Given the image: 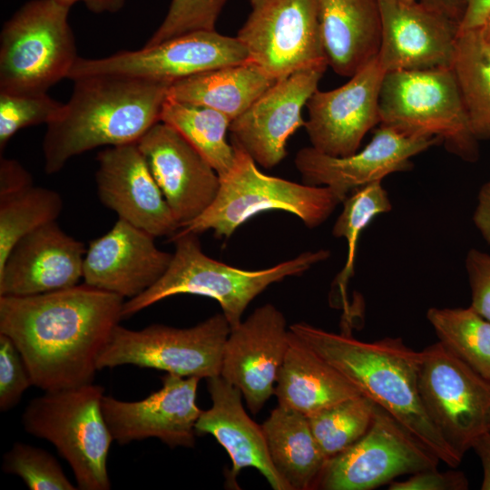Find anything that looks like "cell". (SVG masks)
<instances>
[{"mask_svg": "<svg viewBox=\"0 0 490 490\" xmlns=\"http://www.w3.org/2000/svg\"><path fill=\"white\" fill-rule=\"evenodd\" d=\"M124 299L85 283L32 295L0 296V333L20 351L33 386L44 392L93 383L99 354L122 319Z\"/></svg>", "mask_w": 490, "mask_h": 490, "instance_id": "6da1fadb", "label": "cell"}, {"mask_svg": "<svg viewBox=\"0 0 490 490\" xmlns=\"http://www.w3.org/2000/svg\"><path fill=\"white\" fill-rule=\"evenodd\" d=\"M289 328L439 460L451 467L460 464L463 456L444 439L423 406L418 391L421 352L398 338L365 342L305 322Z\"/></svg>", "mask_w": 490, "mask_h": 490, "instance_id": "7a4b0ae2", "label": "cell"}, {"mask_svg": "<svg viewBox=\"0 0 490 490\" xmlns=\"http://www.w3.org/2000/svg\"><path fill=\"white\" fill-rule=\"evenodd\" d=\"M69 101L47 124L44 171L58 172L74 156L98 147L137 142L161 122L170 83L99 74L74 80Z\"/></svg>", "mask_w": 490, "mask_h": 490, "instance_id": "3957f363", "label": "cell"}, {"mask_svg": "<svg viewBox=\"0 0 490 490\" xmlns=\"http://www.w3.org/2000/svg\"><path fill=\"white\" fill-rule=\"evenodd\" d=\"M199 234L179 230L171 237L174 252L171 263L152 287L123 303L127 318L154 303L179 294H192L216 299L230 328L242 320L250 303L273 283L299 276L330 256L328 250L305 251L270 268L248 270L207 256Z\"/></svg>", "mask_w": 490, "mask_h": 490, "instance_id": "277c9868", "label": "cell"}, {"mask_svg": "<svg viewBox=\"0 0 490 490\" xmlns=\"http://www.w3.org/2000/svg\"><path fill=\"white\" fill-rule=\"evenodd\" d=\"M231 144L234 162L220 177L215 200L181 230L199 235L211 230L218 239H229L248 220L268 211L289 212L308 228H316L342 203L328 187L298 183L261 172L246 152Z\"/></svg>", "mask_w": 490, "mask_h": 490, "instance_id": "5b68a950", "label": "cell"}, {"mask_svg": "<svg viewBox=\"0 0 490 490\" xmlns=\"http://www.w3.org/2000/svg\"><path fill=\"white\" fill-rule=\"evenodd\" d=\"M380 125L412 137L438 138L466 162L479 158L452 67L385 74L379 95Z\"/></svg>", "mask_w": 490, "mask_h": 490, "instance_id": "8992f818", "label": "cell"}, {"mask_svg": "<svg viewBox=\"0 0 490 490\" xmlns=\"http://www.w3.org/2000/svg\"><path fill=\"white\" fill-rule=\"evenodd\" d=\"M104 389L93 383L45 392L22 416L24 429L53 444L81 490H108L107 458L113 441L104 420Z\"/></svg>", "mask_w": 490, "mask_h": 490, "instance_id": "52a82bcc", "label": "cell"}, {"mask_svg": "<svg viewBox=\"0 0 490 490\" xmlns=\"http://www.w3.org/2000/svg\"><path fill=\"white\" fill-rule=\"evenodd\" d=\"M70 5L30 0L0 34V93H42L68 74L78 59Z\"/></svg>", "mask_w": 490, "mask_h": 490, "instance_id": "ba28073f", "label": "cell"}, {"mask_svg": "<svg viewBox=\"0 0 490 490\" xmlns=\"http://www.w3.org/2000/svg\"><path fill=\"white\" fill-rule=\"evenodd\" d=\"M230 332L222 313L185 328L153 324L132 330L117 325L97 358V369L133 365L181 377H216Z\"/></svg>", "mask_w": 490, "mask_h": 490, "instance_id": "9c48e42d", "label": "cell"}, {"mask_svg": "<svg viewBox=\"0 0 490 490\" xmlns=\"http://www.w3.org/2000/svg\"><path fill=\"white\" fill-rule=\"evenodd\" d=\"M421 352L418 391L447 444L461 456L490 432V380L436 342Z\"/></svg>", "mask_w": 490, "mask_h": 490, "instance_id": "30bf717a", "label": "cell"}, {"mask_svg": "<svg viewBox=\"0 0 490 490\" xmlns=\"http://www.w3.org/2000/svg\"><path fill=\"white\" fill-rule=\"evenodd\" d=\"M236 37L250 62L277 81L299 70L328 66L318 0H250Z\"/></svg>", "mask_w": 490, "mask_h": 490, "instance_id": "8fae6325", "label": "cell"}, {"mask_svg": "<svg viewBox=\"0 0 490 490\" xmlns=\"http://www.w3.org/2000/svg\"><path fill=\"white\" fill-rule=\"evenodd\" d=\"M248 62L249 54L236 36L205 30L103 58L78 57L68 78L74 81L85 76L111 74L172 83L199 73Z\"/></svg>", "mask_w": 490, "mask_h": 490, "instance_id": "7c38bea8", "label": "cell"}, {"mask_svg": "<svg viewBox=\"0 0 490 490\" xmlns=\"http://www.w3.org/2000/svg\"><path fill=\"white\" fill-rule=\"evenodd\" d=\"M438 461L377 405L367 433L345 451L328 458L316 488L369 490L404 474L436 468Z\"/></svg>", "mask_w": 490, "mask_h": 490, "instance_id": "4fadbf2b", "label": "cell"}, {"mask_svg": "<svg viewBox=\"0 0 490 490\" xmlns=\"http://www.w3.org/2000/svg\"><path fill=\"white\" fill-rule=\"evenodd\" d=\"M385 74L375 57L343 85L316 90L307 103L304 124L311 147L335 157L358 152L365 135L380 123L379 95Z\"/></svg>", "mask_w": 490, "mask_h": 490, "instance_id": "5bb4252c", "label": "cell"}, {"mask_svg": "<svg viewBox=\"0 0 490 490\" xmlns=\"http://www.w3.org/2000/svg\"><path fill=\"white\" fill-rule=\"evenodd\" d=\"M200 379L167 373L159 390L134 402L104 395L102 410L113 440L126 445L156 437L172 448L193 447L202 411L196 404Z\"/></svg>", "mask_w": 490, "mask_h": 490, "instance_id": "9a60e30c", "label": "cell"}, {"mask_svg": "<svg viewBox=\"0 0 490 490\" xmlns=\"http://www.w3.org/2000/svg\"><path fill=\"white\" fill-rule=\"evenodd\" d=\"M326 67L299 70L278 80L243 113L231 121V143L263 168L278 165L287 155L289 137L305 121L303 108L318 90Z\"/></svg>", "mask_w": 490, "mask_h": 490, "instance_id": "2e32d148", "label": "cell"}, {"mask_svg": "<svg viewBox=\"0 0 490 490\" xmlns=\"http://www.w3.org/2000/svg\"><path fill=\"white\" fill-rule=\"evenodd\" d=\"M438 143L436 137L407 136L380 125L371 141L351 155L330 156L309 146L297 152L294 163L303 183L328 187L343 201L359 187L410 171L411 158Z\"/></svg>", "mask_w": 490, "mask_h": 490, "instance_id": "e0dca14e", "label": "cell"}, {"mask_svg": "<svg viewBox=\"0 0 490 490\" xmlns=\"http://www.w3.org/2000/svg\"><path fill=\"white\" fill-rule=\"evenodd\" d=\"M288 347L286 318L270 303L257 308L230 328L223 348L220 376L241 391L253 415L274 395Z\"/></svg>", "mask_w": 490, "mask_h": 490, "instance_id": "ac0fdd59", "label": "cell"}, {"mask_svg": "<svg viewBox=\"0 0 490 490\" xmlns=\"http://www.w3.org/2000/svg\"><path fill=\"white\" fill-rule=\"evenodd\" d=\"M386 72L451 67L459 24L421 1L377 0Z\"/></svg>", "mask_w": 490, "mask_h": 490, "instance_id": "d6986e66", "label": "cell"}, {"mask_svg": "<svg viewBox=\"0 0 490 490\" xmlns=\"http://www.w3.org/2000/svg\"><path fill=\"white\" fill-rule=\"evenodd\" d=\"M137 145L180 229L213 202L220 188V176L174 128L159 122Z\"/></svg>", "mask_w": 490, "mask_h": 490, "instance_id": "ffe728a7", "label": "cell"}, {"mask_svg": "<svg viewBox=\"0 0 490 490\" xmlns=\"http://www.w3.org/2000/svg\"><path fill=\"white\" fill-rule=\"evenodd\" d=\"M96 160L97 195L119 219L156 238L180 230L137 142L105 147Z\"/></svg>", "mask_w": 490, "mask_h": 490, "instance_id": "44dd1931", "label": "cell"}, {"mask_svg": "<svg viewBox=\"0 0 490 490\" xmlns=\"http://www.w3.org/2000/svg\"><path fill=\"white\" fill-rule=\"evenodd\" d=\"M156 237L118 219L104 235L90 241L83 265V283L123 299H132L157 282L172 253L155 245Z\"/></svg>", "mask_w": 490, "mask_h": 490, "instance_id": "7402d4cb", "label": "cell"}, {"mask_svg": "<svg viewBox=\"0 0 490 490\" xmlns=\"http://www.w3.org/2000/svg\"><path fill=\"white\" fill-rule=\"evenodd\" d=\"M87 248L56 221L21 239L0 267V296H32L78 285Z\"/></svg>", "mask_w": 490, "mask_h": 490, "instance_id": "603a6c76", "label": "cell"}, {"mask_svg": "<svg viewBox=\"0 0 490 490\" xmlns=\"http://www.w3.org/2000/svg\"><path fill=\"white\" fill-rule=\"evenodd\" d=\"M212 405L201 411L195 425L196 436L211 435L231 460L227 485L238 488L241 469L254 467L274 490H289L278 474L269 454L261 426L255 423L242 405L241 391L220 375L206 378Z\"/></svg>", "mask_w": 490, "mask_h": 490, "instance_id": "cb8c5ba5", "label": "cell"}, {"mask_svg": "<svg viewBox=\"0 0 490 490\" xmlns=\"http://www.w3.org/2000/svg\"><path fill=\"white\" fill-rule=\"evenodd\" d=\"M328 64L350 77L377 57L381 39L377 0H318Z\"/></svg>", "mask_w": 490, "mask_h": 490, "instance_id": "d4e9b609", "label": "cell"}, {"mask_svg": "<svg viewBox=\"0 0 490 490\" xmlns=\"http://www.w3.org/2000/svg\"><path fill=\"white\" fill-rule=\"evenodd\" d=\"M274 395L279 405L309 416L362 394L289 328V347Z\"/></svg>", "mask_w": 490, "mask_h": 490, "instance_id": "484cf974", "label": "cell"}, {"mask_svg": "<svg viewBox=\"0 0 490 490\" xmlns=\"http://www.w3.org/2000/svg\"><path fill=\"white\" fill-rule=\"evenodd\" d=\"M261 427L270 460L289 490L316 488L328 458L312 434L308 416L278 405Z\"/></svg>", "mask_w": 490, "mask_h": 490, "instance_id": "4316f807", "label": "cell"}, {"mask_svg": "<svg viewBox=\"0 0 490 490\" xmlns=\"http://www.w3.org/2000/svg\"><path fill=\"white\" fill-rule=\"evenodd\" d=\"M277 80L251 62L218 67L171 83L168 98L216 110L231 121Z\"/></svg>", "mask_w": 490, "mask_h": 490, "instance_id": "83f0119b", "label": "cell"}, {"mask_svg": "<svg viewBox=\"0 0 490 490\" xmlns=\"http://www.w3.org/2000/svg\"><path fill=\"white\" fill-rule=\"evenodd\" d=\"M451 67L475 136L490 139V47L477 29L458 33Z\"/></svg>", "mask_w": 490, "mask_h": 490, "instance_id": "f1b7e54d", "label": "cell"}, {"mask_svg": "<svg viewBox=\"0 0 490 490\" xmlns=\"http://www.w3.org/2000/svg\"><path fill=\"white\" fill-rule=\"evenodd\" d=\"M161 122L180 132L212 166L220 177L232 167L235 151L226 134L231 120L225 114L203 106L167 98Z\"/></svg>", "mask_w": 490, "mask_h": 490, "instance_id": "f546056e", "label": "cell"}, {"mask_svg": "<svg viewBox=\"0 0 490 490\" xmlns=\"http://www.w3.org/2000/svg\"><path fill=\"white\" fill-rule=\"evenodd\" d=\"M426 318L449 351L490 380V321L471 307L431 308Z\"/></svg>", "mask_w": 490, "mask_h": 490, "instance_id": "4dcf8cb0", "label": "cell"}, {"mask_svg": "<svg viewBox=\"0 0 490 490\" xmlns=\"http://www.w3.org/2000/svg\"><path fill=\"white\" fill-rule=\"evenodd\" d=\"M63 204L57 191L34 185L0 198V267L21 239L56 221Z\"/></svg>", "mask_w": 490, "mask_h": 490, "instance_id": "1f68e13d", "label": "cell"}, {"mask_svg": "<svg viewBox=\"0 0 490 490\" xmlns=\"http://www.w3.org/2000/svg\"><path fill=\"white\" fill-rule=\"evenodd\" d=\"M376 406L360 395L308 416L312 434L327 458L345 451L367 433Z\"/></svg>", "mask_w": 490, "mask_h": 490, "instance_id": "d6a6232c", "label": "cell"}, {"mask_svg": "<svg viewBox=\"0 0 490 490\" xmlns=\"http://www.w3.org/2000/svg\"><path fill=\"white\" fill-rule=\"evenodd\" d=\"M342 203L343 209L334 223L332 235L345 239L348 245L347 261L338 281L343 290L353 273L360 234L374 218L390 211L392 204L381 181L354 190Z\"/></svg>", "mask_w": 490, "mask_h": 490, "instance_id": "836d02e7", "label": "cell"}, {"mask_svg": "<svg viewBox=\"0 0 490 490\" xmlns=\"http://www.w3.org/2000/svg\"><path fill=\"white\" fill-rule=\"evenodd\" d=\"M3 470L23 479L30 490H75L60 464L47 451L16 442L3 457Z\"/></svg>", "mask_w": 490, "mask_h": 490, "instance_id": "e575fe53", "label": "cell"}, {"mask_svg": "<svg viewBox=\"0 0 490 490\" xmlns=\"http://www.w3.org/2000/svg\"><path fill=\"white\" fill-rule=\"evenodd\" d=\"M63 105L47 93H0L1 152L19 130L41 123L49 124L58 116Z\"/></svg>", "mask_w": 490, "mask_h": 490, "instance_id": "d590c367", "label": "cell"}, {"mask_svg": "<svg viewBox=\"0 0 490 490\" xmlns=\"http://www.w3.org/2000/svg\"><path fill=\"white\" fill-rule=\"evenodd\" d=\"M228 0H172L167 14L145 45L195 31L215 30Z\"/></svg>", "mask_w": 490, "mask_h": 490, "instance_id": "8d00e7d4", "label": "cell"}, {"mask_svg": "<svg viewBox=\"0 0 490 490\" xmlns=\"http://www.w3.org/2000/svg\"><path fill=\"white\" fill-rule=\"evenodd\" d=\"M33 386L28 368L14 341L0 333V410L13 408Z\"/></svg>", "mask_w": 490, "mask_h": 490, "instance_id": "74e56055", "label": "cell"}, {"mask_svg": "<svg viewBox=\"0 0 490 490\" xmlns=\"http://www.w3.org/2000/svg\"><path fill=\"white\" fill-rule=\"evenodd\" d=\"M471 289L470 307L490 321V254L472 249L466 258Z\"/></svg>", "mask_w": 490, "mask_h": 490, "instance_id": "f35d334b", "label": "cell"}, {"mask_svg": "<svg viewBox=\"0 0 490 490\" xmlns=\"http://www.w3.org/2000/svg\"><path fill=\"white\" fill-rule=\"evenodd\" d=\"M468 482L460 471L438 472L436 468L413 474L405 481L390 483L389 490H464Z\"/></svg>", "mask_w": 490, "mask_h": 490, "instance_id": "ab89813d", "label": "cell"}, {"mask_svg": "<svg viewBox=\"0 0 490 490\" xmlns=\"http://www.w3.org/2000/svg\"><path fill=\"white\" fill-rule=\"evenodd\" d=\"M33 184L25 168L14 159L0 158V198L19 192Z\"/></svg>", "mask_w": 490, "mask_h": 490, "instance_id": "60d3db41", "label": "cell"}, {"mask_svg": "<svg viewBox=\"0 0 490 490\" xmlns=\"http://www.w3.org/2000/svg\"><path fill=\"white\" fill-rule=\"evenodd\" d=\"M473 220L483 239L490 244V181L479 191Z\"/></svg>", "mask_w": 490, "mask_h": 490, "instance_id": "b9f144b4", "label": "cell"}, {"mask_svg": "<svg viewBox=\"0 0 490 490\" xmlns=\"http://www.w3.org/2000/svg\"><path fill=\"white\" fill-rule=\"evenodd\" d=\"M490 12V0H467L458 33L478 28Z\"/></svg>", "mask_w": 490, "mask_h": 490, "instance_id": "7bdbcfd3", "label": "cell"}, {"mask_svg": "<svg viewBox=\"0 0 490 490\" xmlns=\"http://www.w3.org/2000/svg\"><path fill=\"white\" fill-rule=\"evenodd\" d=\"M460 24L467 0H420Z\"/></svg>", "mask_w": 490, "mask_h": 490, "instance_id": "ee69618b", "label": "cell"}, {"mask_svg": "<svg viewBox=\"0 0 490 490\" xmlns=\"http://www.w3.org/2000/svg\"><path fill=\"white\" fill-rule=\"evenodd\" d=\"M473 448L482 462L484 477L483 490H490V432L481 436L474 444Z\"/></svg>", "mask_w": 490, "mask_h": 490, "instance_id": "f6af8a7d", "label": "cell"}, {"mask_svg": "<svg viewBox=\"0 0 490 490\" xmlns=\"http://www.w3.org/2000/svg\"><path fill=\"white\" fill-rule=\"evenodd\" d=\"M64 4L73 6L75 3L82 2L89 9V11L103 14V13H116L119 12L125 5L126 0H61Z\"/></svg>", "mask_w": 490, "mask_h": 490, "instance_id": "bcb514c9", "label": "cell"}, {"mask_svg": "<svg viewBox=\"0 0 490 490\" xmlns=\"http://www.w3.org/2000/svg\"><path fill=\"white\" fill-rule=\"evenodd\" d=\"M476 29L479 31L484 41L490 47V12L482 23V24Z\"/></svg>", "mask_w": 490, "mask_h": 490, "instance_id": "7dc6e473", "label": "cell"}, {"mask_svg": "<svg viewBox=\"0 0 490 490\" xmlns=\"http://www.w3.org/2000/svg\"><path fill=\"white\" fill-rule=\"evenodd\" d=\"M404 1H407V2H414L416 0H404Z\"/></svg>", "mask_w": 490, "mask_h": 490, "instance_id": "c3c4849f", "label": "cell"}]
</instances>
